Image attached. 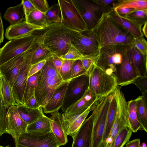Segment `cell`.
Here are the masks:
<instances>
[{
	"instance_id": "cell-1",
	"label": "cell",
	"mask_w": 147,
	"mask_h": 147,
	"mask_svg": "<svg viewBox=\"0 0 147 147\" xmlns=\"http://www.w3.org/2000/svg\"><path fill=\"white\" fill-rule=\"evenodd\" d=\"M111 12L103 14L93 29L100 48L111 45L132 44L134 37L111 17Z\"/></svg>"
},
{
	"instance_id": "cell-2",
	"label": "cell",
	"mask_w": 147,
	"mask_h": 147,
	"mask_svg": "<svg viewBox=\"0 0 147 147\" xmlns=\"http://www.w3.org/2000/svg\"><path fill=\"white\" fill-rule=\"evenodd\" d=\"M34 96L43 108L49 101L55 90L64 82L54 65L52 57L46 60L40 70Z\"/></svg>"
},
{
	"instance_id": "cell-3",
	"label": "cell",
	"mask_w": 147,
	"mask_h": 147,
	"mask_svg": "<svg viewBox=\"0 0 147 147\" xmlns=\"http://www.w3.org/2000/svg\"><path fill=\"white\" fill-rule=\"evenodd\" d=\"M43 45L54 55L66 54L72 45L69 35L61 22L52 24L45 30Z\"/></svg>"
},
{
	"instance_id": "cell-4",
	"label": "cell",
	"mask_w": 147,
	"mask_h": 147,
	"mask_svg": "<svg viewBox=\"0 0 147 147\" xmlns=\"http://www.w3.org/2000/svg\"><path fill=\"white\" fill-rule=\"evenodd\" d=\"M64 26L69 35L72 45L84 57H97L100 48L93 29L78 30Z\"/></svg>"
},
{
	"instance_id": "cell-5",
	"label": "cell",
	"mask_w": 147,
	"mask_h": 147,
	"mask_svg": "<svg viewBox=\"0 0 147 147\" xmlns=\"http://www.w3.org/2000/svg\"><path fill=\"white\" fill-rule=\"evenodd\" d=\"M127 46L111 45L100 48L95 65L107 74L115 76L118 67L122 62Z\"/></svg>"
},
{
	"instance_id": "cell-6",
	"label": "cell",
	"mask_w": 147,
	"mask_h": 147,
	"mask_svg": "<svg viewBox=\"0 0 147 147\" xmlns=\"http://www.w3.org/2000/svg\"><path fill=\"white\" fill-rule=\"evenodd\" d=\"M89 89L96 97L105 96L117 86L116 79L97 67L95 64L88 71Z\"/></svg>"
},
{
	"instance_id": "cell-7",
	"label": "cell",
	"mask_w": 147,
	"mask_h": 147,
	"mask_svg": "<svg viewBox=\"0 0 147 147\" xmlns=\"http://www.w3.org/2000/svg\"><path fill=\"white\" fill-rule=\"evenodd\" d=\"M34 32L26 36L10 40L0 49V66L32 48L41 38L43 32Z\"/></svg>"
},
{
	"instance_id": "cell-8",
	"label": "cell",
	"mask_w": 147,
	"mask_h": 147,
	"mask_svg": "<svg viewBox=\"0 0 147 147\" xmlns=\"http://www.w3.org/2000/svg\"><path fill=\"white\" fill-rule=\"evenodd\" d=\"M111 93L102 98L91 115L92 119V127L91 147H101Z\"/></svg>"
},
{
	"instance_id": "cell-9",
	"label": "cell",
	"mask_w": 147,
	"mask_h": 147,
	"mask_svg": "<svg viewBox=\"0 0 147 147\" xmlns=\"http://www.w3.org/2000/svg\"><path fill=\"white\" fill-rule=\"evenodd\" d=\"M114 94L117 103L115 116L109 136L103 147H110L115 138L123 128L125 127L130 128L128 117V103L124 95L119 89L114 91Z\"/></svg>"
},
{
	"instance_id": "cell-10",
	"label": "cell",
	"mask_w": 147,
	"mask_h": 147,
	"mask_svg": "<svg viewBox=\"0 0 147 147\" xmlns=\"http://www.w3.org/2000/svg\"><path fill=\"white\" fill-rule=\"evenodd\" d=\"M85 23L88 30L93 29L103 14L111 10L100 6L93 0H72Z\"/></svg>"
},
{
	"instance_id": "cell-11",
	"label": "cell",
	"mask_w": 147,
	"mask_h": 147,
	"mask_svg": "<svg viewBox=\"0 0 147 147\" xmlns=\"http://www.w3.org/2000/svg\"><path fill=\"white\" fill-rule=\"evenodd\" d=\"M89 76L85 74L67 82L61 110L63 112L70 106L81 98L89 89Z\"/></svg>"
},
{
	"instance_id": "cell-12",
	"label": "cell",
	"mask_w": 147,
	"mask_h": 147,
	"mask_svg": "<svg viewBox=\"0 0 147 147\" xmlns=\"http://www.w3.org/2000/svg\"><path fill=\"white\" fill-rule=\"evenodd\" d=\"M61 22L64 26L78 30H88L87 26L72 0H59Z\"/></svg>"
},
{
	"instance_id": "cell-13",
	"label": "cell",
	"mask_w": 147,
	"mask_h": 147,
	"mask_svg": "<svg viewBox=\"0 0 147 147\" xmlns=\"http://www.w3.org/2000/svg\"><path fill=\"white\" fill-rule=\"evenodd\" d=\"M28 147H59L52 131L48 132H27L21 134L15 145Z\"/></svg>"
},
{
	"instance_id": "cell-14",
	"label": "cell",
	"mask_w": 147,
	"mask_h": 147,
	"mask_svg": "<svg viewBox=\"0 0 147 147\" xmlns=\"http://www.w3.org/2000/svg\"><path fill=\"white\" fill-rule=\"evenodd\" d=\"M42 39L43 36H42L38 42L30 49L0 66V70L4 74L11 88L27 59L37 49Z\"/></svg>"
},
{
	"instance_id": "cell-15",
	"label": "cell",
	"mask_w": 147,
	"mask_h": 147,
	"mask_svg": "<svg viewBox=\"0 0 147 147\" xmlns=\"http://www.w3.org/2000/svg\"><path fill=\"white\" fill-rule=\"evenodd\" d=\"M6 122L7 133L14 138L15 144L21 134L26 131L28 124L21 118L15 105L8 108Z\"/></svg>"
},
{
	"instance_id": "cell-16",
	"label": "cell",
	"mask_w": 147,
	"mask_h": 147,
	"mask_svg": "<svg viewBox=\"0 0 147 147\" xmlns=\"http://www.w3.org/2000/svg\"><path fill=\"white\" fill-rule=\"evenodd\" d=\"M35 52L32 53L27 59L24 65L20 69L12 88L14 98L17 105L23 104L24 95L29 71L32 65V59Z\"/></svg>"
},
{
	"instance_id": "cell-17",
	"label": "cell",
	"mask_w": 147,
	"mask_h": 147,
	"mask_svg": "<svg viewBox=\"0 0 147 147\" xmlns=\"http://www.w3.org/2000/svg\"><path fill=\"white\" fill-rule=\"evenodd\" d=\"M126 52L115 75L117 86L120 87L132 84L135 79L139 76L130 63Z\"/></svg>"
},
{
	"instance_id": "cell-18",
	"label": "cell",
	"mask_w": 147,
	"mask_h": 147,
	"mask_svg": "<svg viewBox=\"0 0 147 147\" xmlns=\"http://www.w3.org/2000/svg\"><path fill=\"white\" fill-rule=\"evenodd\" d=\"M129 61L138 76H147V55L142 54L132 44L127 46Z\"/></svg>"
},
{
	"instance_id": "cell-19",
	"label": "cell",
	"mask_w": 147,
	"mask_h": 147,
	"mask_svg": "<svg viewBox=\"0 0 147 147\" xmlns=\"http://www.w3.org/2000/svg\"><path fill=\"white\" fill-rule=\"evenodd\" d=\"M40 27L30 24L25 21L10 25L6 29L5 36L9 40L21 38L31 34L36 31L45 30Z\"/></svg>"
},
{
	"instance_id": "cell-20",
	"label": "cell",
	"mask_w": 147,
	"mask_h": 147,
	"mask_svg": "<svg viewBox=\"0 0 147 147\" xmlns=\"http://www.w3.org/2000/svg\"><path fill=\"white\" fill-rule=\"evenodd\" d=\"M92 119L91 115L85 120L73 138L71 147H91Z\"/></svg>"
},
{
	"instance_id": "cell-21",
	"label": "cell",
	"mask_w": 147,
	"mask_h": 147,
	"mask_svg": "<svg viewBox=\"0 0 147 147\" xmlns=\"http://www.w3.org/2000/svg\"><path fill=\"white\" fill-rule=\"evenodd\" d=\"M99 97H96L88 89L84 96L69 107L63 114L69 117L84 112Z\"/></svg>"
},
{
	"instance_id": "cell-22",
	"label": "cell",
	"mask_w": 147,
	"mask_h": 147,
	"mask_svg": "<svg viewBox=\"0 0 147 147\" xmlns=\"http://www.w3.org/2000/svg\"><path fill=\"white\" fill-rule=\"evenodd\" d=\"M51 127L60 146L65 145L68 142L67 135L63 127L61 116L59 110L50 113Z\"/></svg>"
},
{
	"instance_id": "cell-23",
	"label": "cell",
	"mask_w": 147,
	"mask_h": 147,
	"mask_svg": "<svg viewBox=\"0 0 147 147\" xmlns=\"http://www.w3.org/2000/svg\"><path fill=\"white\" fill-rule=\"evenodd\" d=\"M67 84V82H65L55 90L49 101L43 108L44 113H50L61 107Z\"/></svg>"
},
{
	"instance_id": "cell-24",
	"label": "cell",
	"mask_w": 147,
	"mask_h": 147,
	"mask_svg": "<svg viewBox=\"0 0 147 147\" xmlns=\"http://www.w3.org/2000/svg\"><path fill=\"white\" fill-rule=\"evenodd\" d=\"M110 14L112 18L134 37L137 38L144 36L142 31V27L135 22L124 16L119 15L113 10Z\"/></svg>"
},
{
	"instance_id": "cell-25",
	"label": "cell",
	"mask_w": 147,
	"mask_h": 147,
	"mask_svg": "<svg viewBox=\"0 0 147 147\" xmlns=\"http://www.w3.org/2000/svg\"><path fill=\"white\" fill-rule=\"evenodd\" d=\"M15 106L21 118L28 124L35 122L44 115L41 107L36 109H32L24 104Z\"/></svg>"
},
{
	"instance_id": "cell-26",
	"label": "cell",
	"mask_w": 147,
	"mask_h": 147,
	"mask_svg": "<svg viewBox=\"0 0 147 147\" xmlns=\"http://www.w3.org/2000/svg\"><path fill=\"white\" fill-rule=\"evenodd\" d=\"M103 97L97 98L84 112L80 114L69 125L66 131L67 135L71 136L73 138H74L90 112L93 111L95 109L98 103Z\"/></svg>"
},
{
	"instance_id": "cell-27",
	"label": "cell",
	"mask_w": 147,
	"mask_h": 147,
	"mask_svg": "<svg viewBox=\"0 0 147 147\" xmlns=\"http://www.w3.org/2000/svg\"><path fill=\"white\" fill-rule=\"evenodd\" d=\"M0 85L5 106L7 109L17 105L14 98L12 88L4 74L0 70Z\"/></svg>"
},
{
	"instance_id": "cell-28",
	"label": "cell",
	"mask_w": 147,
	"mask_h": 147,
	"mask_svg": "<svg viewBox=\"0 0 147 147\" xmlns=\"http://www.w3.org/2000/svg\"><path fill=\"white\" fill-rule=\"evenodd\" d=\"M117 108L116 101L113 91L112 92L107 116L105 130L100 147H103L108 138L115 119Z\"/></svg>"
},
{
	"instance_id": "cell-29",
	"label": "cell",
	"mask_w": 147,
	"mask_h": 147,
	"mask_svg": "<svg viewBox=\"0 0 147 147\" xmlns=\"http://www.w3.org/2000/svg\"><path fill=\"white\" fill-rule=\"evenodd\" d=\"M3 18L10 25L19 23L25 18L22 4L21 3L17 5L8 8L3 15Z\"/></svg>"
},
{
	"instance_id": "cell-30",
	"label": "cell",
	"mask_w": 147,
	"mask_h": 147,
	"mask_svg": "<svg viewBox=\"0 0 147 147\" xmlns=\"http://www.w3.org/2000/svg\"><path fill=\"white\" fill-rule=\"evenodd\" d=\"M135 99L136 113L142 130L147 132V99L142 95Z\"/></svg>"
},
{
	"instance_id": "cell-31",
	"label": "cell",
	"mask_w": 147,
	"mask_h": 147,
	"mask_svg": "<svg viewBox=\"0 0 147 147\" xmlns=\"http://www.w3.org/2000/svg\"><path fill=\"white\" fill-rule=\"evenodd\" d=\"M50 118L44 115L36 121L28 124L26 132H48L52 131Z\"/></svg>"
},
{
	"instance_id": "cell-32",
	"label": "cell",
	"mask_w": 147,
	"mask_h": 147,
	"mask_svg": "<svg viewBox=\"0 0 147 147\" xmlns=\"http://www.w3.org/2000/svg\"><path fill=\"white\" fill-rule=\"evenodd\" d=\"M27 23L44 29L51 24L48 21L45 14L36 9L33 11L25 20Z\"/></svg>"
},
{
	"instance_id": "cell-33",
	"label": "cell",
	"mask_w": 147,
	"mask_h": 147,
	"mask_svg": "<svg viewBox=\"0 0 147 147\" xmlns=\"http://www.w3.org/2000/svg\"><path fill=\"white\" fill-rule=\"evenodd\" d=\"M127 103L130 128L132 132L136 133L138 130H142V127L137 117L135 99L131 100Z\"/></svg>"
},
{
	"instance_id": "cell-34",
	"label": "cell",
	"mask_w": 147,
	"mask_h": 147,
	"mask_svg": "<svg viewBox=\"0 0 147 147\" xmlns=\"http://www.w3.org/2000/svg\"><path fill=\"white\" fill-rule=\"evenodd\" d=\"M40 70L28 78L24 95L23 104L26 102L32 96H34L35 91Z\"/></svg>"
},
{
	"instance_id": "cell-35",
	"label": "cell",
	"mask_w": 147,
	"mask_h": 147,
	"mask_svg": "<svg viewBox=\"0 0 147 147\" xmlns=\"http://www.w3.org/2000/svg\"><path fill=\"white\" fill-rule=\"evenodd\" d=\"M132 133L130 128L127 127H124L116 136L110 147H123L129 141Z\"/></svg>"
},
{
	"instance_id": "cell-36",
	"label": "cell",
	"mask_w": 147,
	"mask_h": 147,
	"mask_svg": "<svg viewBox=\"0 0 147 147\" xmlns=\"http://www.w3.org/2000/svg\"><path fill=\"white\" fill-rule=\"evenodd\" d=\"M42 40L43 39L32 56V65L43 60H47L54 55L43 45Z\"/></svg>"
},
{
	"instance_id": "cell-37",
	"label": "cell",
	"mask_w": 147,
	"mask_h": 147,
	"mask_svg": "<svg viewBox=\"0 0 147 147\" xmlns=\"http://www.w3.org/2000/svg\"><path fill=\"white\" fill-rule=\"evenodd\" d=\"M119 7L131 8L136 10L147 9V0H119L118 3L115 9Z\"/></svg>"
},
{
	"instance_id": "cell-38",
	"label": "cell",
	"mask_w": 147,
	"mask_h": 147,
	"mask_svg": "<svg viewBox=\"0 0 147 147\" xmlns=\"http://www.w3.org/2000/svg\"><path fill=\"white\" fill-rule=\"evenodd\" d=\"M124 16L142 27L147 22V9L135 10Z\"/></svg>"
},
{
	"instance_id": "cell-39",
	"label": "cell",
	"mask_w": 147,
	"mask_h": 147,
	"mask_svg": "<svg viewBox=\"0 0 147 147\" xmlns=\"http://www.w3.org/2000/svg\"><path fill=\"white\" fill-rule=\"evenodd\" d=\"M45 14L50 24L61 22V12L59 5L57 3L53 4L49 7Z\"/></svg>"
},
{
	"instance_id": "cell-40",
	"label": "cell",
	"mask_w": 147,
	"mask_h": 147,
	"mask_svg": "<svg viewBox=\"0 0 147 147\" xmlns=\"http://www.w3.org/2000/svg\"><path fill=\"white\" fill-rule=\"evenodd\" d=\"M7 108L5 106L0 85V137L7 133L6 117Z\"/></svg>"
},
{
	"instance_id": "cell-41",
	"label": "cell",
	"mask_w": 147,
	"mask_h": 147,
	"mask_svg": "<svg viewBox=\"0 0 147 147\" xmlns=\"http://www.w3.org/2000/svg\"><path fill=\"white\" fill-rule=\"evenodd\" d=\"M88 73L84 67L80 59L76 60L72 67L68 82L77 77Z\"/></svg>"
},
{
	"instance_id": "cell-42",
	"label": "cell",
	"mask_w": 147,
	"mask_h": 147,
	"mask_svg": "<svg viewBox=\"0 0 147 147\" xmlns=\"http://www.w3.org/2000/svg\"><path fill=\"white\" fill-rule=\"evenodd\" d=\"M75 60L64 59L63 63L59 71L63 80L68 82L69 77Z\"/></svg>"
},
{
	"instance_id": "cell-43",
	"label": "cell",
	"mask_w": 147,
	"mask_h": 147,
	"mask_svg": "<svg viewBox=\"0 0 147 147\" xmlns=\"http://www.w3.org/2000/svg\"><path fill=\"white\" fill-rule=\"evenodd\" d=\"M132 84L138 88L143 97L147 99V76H139L135 79Z\"/></svg>"
},
{
	"instance_id": "cell-44",
	"label": "cell",
	"mask_w": 147,
	"mask_h": 147,
	"mask_svg": "<svg viewBox=\"0 0 147 147\" xmlns=\"http://www.w3.org/2000/svg\"><path fill=\"white\" fill-rule=\"evenodd\" d=\"M142 54L147 55V42L142 36L140 37H134L132 44Z\"/></svg>"
},
{
	"instance_id": "cell-45",
	"label": "cell",
	"mask_w": 147,
	"mask_h": 147,
	"mask_svg": "<svg viewBox=\"0 0 147 147\" xmlns=\"http://www.w3.org/2000/svg\"><path fill=\"white\" fill-rule=\"evenodd\" d=\"M63 59L76 60L84 57L80 52L72 45L66 54L61 56Z\"/></svg>"
},
{
	"instance_id": "cell-46",
	"label": "cell",
	"mask_w": 147,
	"mask_h": 147,
	"mask_svg": "<svg viewBox=\"0 0 147 147\" xmlns=\"http://www.w3.org/2000/svg\"><path fill=\"white\" fill-rule=\"evenodd\" d=\"M98 5L102 7L113 10L116 7L119 0H93Z\"/></svg>"
},
{
	"instance_id": "cell-47",
	"label": "cell",
	"mask_w": 147,
	"mask_h": 147,
	"mask_svg": "<svg viewBox=\"0 0 147 147\" xmlns=\"http://www.w3.org/2000/svg\"><path fill=\"white\" fill-rule=\"evenodd\" d=\"M36 9L45 14L48 10L49 7L46 0H30Z\"/></svg>"
},
{
	"instance_id": "cell-48",
	"label": "cell",
	"mask_w": 147,
	"mask_h": 147,
	"mask_svg": "<svg viewBox=\"0 0 147 147\" xmlns=\"http://www.w3.org/2000/svg\"><path fill=\"white\" fill-rule=\"evenodd\" d=\"M96 58L84 57L80 59L84 67L88 72L95 64Z\"/></svg>"
},
{
	"instance_id": "cell-49",
	"label": "cell",
	"mask_w": 147,
	"mask_h": 147,
	"mask_svg": "<svg viewBox=\"0 0 147 147\" xmlns=\"http://www.w3.org/2000/svg\"><path fill=\"white\" fill-rule=\"evenodd\" d=\"M23 5L25 15V20L28 16L36 9L30 0H23L21 2Z\"/></svg>"
},
{
	"instance_id": "cell-50",
	"label": "cell",
	"mask_w": 147,
	"mask_h": 147,
	"mask_svg": "<svg viewBox=\"0 0 147 147\" xmlns=\"http://www.w3.org/2000/svg\"><path fill=\"white\" fill-rule=\"evenodd\" d=\"M46 60H45L31 65L30 69L28 78L40 71L45 64Z\"/></svg>"
},
{
	"instance_id": "cell-51",
	"label": "cell",
	"mask_w": 147,
	"mask_h": 147,
	"mask_svg": "<svg viewBox=\"0 0 147 147\" xmlns=\"http://www.w3.org/2000/svg\"><path fill=\"white\" fill-rule=\"evenodd\" d=\"M24 104L26 107L32 109H36L40 107L36 101L34 96L30 97Z\"/></svg>"
},
{
	"instance_id": "cell-52",
	"label": "cell",
	"mask_w": 147,
	"mask_h": 147,
	"mask_svg": "<svg viewBox=\"0 0 147 147\" xmlns=\"http://www.w3.org/2000/svg\"><path fill=\"white\" fill-rule=\"evenodd\" d=\"M52 60L54 65L59 72L64 59L61 57L54 55L52 57Z\"/></svg>"
},
{
	"instance_id": "cell-53",
	"label": "cell",
	"mask_w": 147,
	"mask_h": 147,
	"mask_svg": "<svg viewBox=\"0 0 147 147\" xmlns=\"http://www.w3.org/2000/svg\"><path fill=\"white\" fill-rule=\"evenodd\" d=\"M135 10L131 8L119 7L115 8L113 10L119 15L125 16Z\"/></svg>"
},
{
	"instance_id": "cell-54",
	"label": "cell",
	"mask_w": 147,
	"mask_h": 147,
	"mask_svg": "<svg viewBox=\"0 0 147 147\" xmlns=\"http://www.w3.org/2000/svg\"><path fill=\"white\" fill-rule=\"evenodd\" d=\"M125 147H140V140L139 138L136 139L129 141L125 145Z\"/></svg>"
},
{
	"instance_id": "cell-55",
	"label": "cell",
	"mask_w": 147,
	"mask_h": 147,
	"mask_svg": "<svg viewBox=\"0 0 147 147\" xmlns=\"http://www.w3.org/2000/svg\"><path fill=\"white\" fill-rule=\"evenodd\" d=\"M4 29L1 16L0 12V44L2 43L4 39Z\"/></svg>"
},
{
	"instance_id": "cell-56",
	"label": "cell",
	"mask_w": 147,
	"mask_h": 147,
	"mask_svg": "<svg viewBox=\"0 0 147 147\" xmlns=\"http://www.w3.org/2000/svg\"><path fill=\"white\" fill-rule=\"evenodd\" d=\"M142 31L144 36L147 38V22H145L142 28Z\"/></svg>"
},
{
	"instance_id": "cell-57",
	"label": "cell",
	"mask_w": 147,
	"mask_h": 147,
	"mask_svg": "<svg viewBox=\"0 0 147 147\" xmlns=\"http://www.w3.org/2000/svg\"><path fill=\"white\" fill-rule=\"evenodd\" d=\"M15 147H28L23 145L16 144L15 145Z\"/></svg>"
},
{
	"instance_id": "cell-58",
	"label": "cell",
	"mask_w": 147,
	"mask_h": 147,
	"mask_svg": "<svg viewBox=\"0 0 147 147\" xmlns=\"http://www.w3.org/2000/svg\"><path fill=\"white\" fill-rule=\"evenodd\" d=\"M140 147H147V146L145 143H143L142 145H140Z\"/></svg>"
},
{
	"instance_id": "cell-59",
	"label": "cell",
	"mask_w": 147,
	"mask_h": 147,
	"mask_svg": "<svg viewBox=\"0 0 147 147\" xmlns=\"http://www.w3.org/2000/svg\"><path fill=\"white\" fill-rule=\"evenodd\" d=\"M5 147H10L9 145L6 146Z\"/></svg>"
},
{
	"instance_id": "cell-60",
	"label": "cell",
	"mask_w": 147,
	"mask_h": 147,
	"mask_svg": "<svg viewBox=\"0 0 147 147\" xmlns=\"http://www.w3.org/2000/svg\"><path fill=\"white\" fill-rule=\"evenodd\" d=\"M0 147H4V146H1L0 145Z\"/></svg>"
},
{
	"instance_id": "cell-61",
	"label": "cell",
	"mask_w": 147,
	"mask_h": 147,
	"mask_svg": "<svg viewBox=\"0 0 147 147\" xmlns=\"http://www.w3.org/2000/svg\"></svg>"
}]
</instances>
